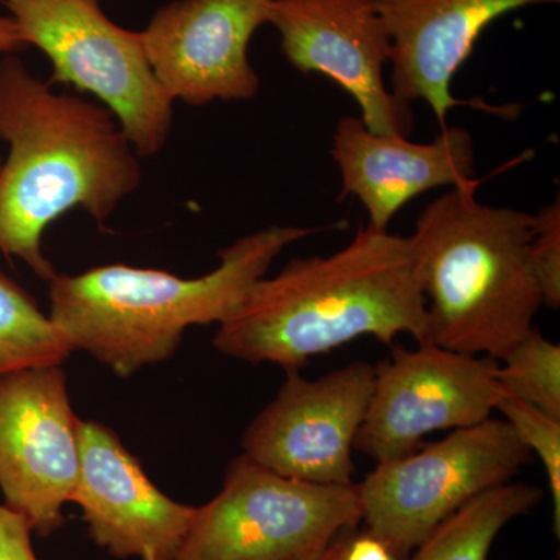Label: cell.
Segmentation results:
<instances>
[{
	"label": "cell",
	"mask_w": 560,
	"mask_h": 560,
	"mask_svg": "<svg viewBox=\"0 0 560 560\" xmlns=\"http://www.w3.org/2000/svg\"><path fill=\"white\" fill-rule=\"evenodd\" d=\"M0 253L50 282L44 232L73 209L105 226L139 189L140 156L106 106L54 91L16 55L0 57Z\"/></svg>",
	"instance_id": "6da1fadb"
},
{
	"label": "cell",
	"mask_w": 560,
	"mask_h": 560,
	"mask_svg": "<svg viewBox=\"0 0 560 560\" xmlns=\"http://www.w3.org/2000/svg\"><path fill=\"white\" fill-rule=\"evenodd\" d=\"M399 335L429 340L410 241L366 226L330 256L298 257L257 280L213 346L246 363L298 371L361 337L393 345Z\"/></svg>",
	"instance_id": "7a4b0ae2"
},
{
	"label": "cell",
	"mask_w": 560,
	"mask_h": 560,
	"mask_svg": "<svg viewBox=\"0 0 560 560\" xmlns=\"http://www.w3.org/2000/svg\"><path fill=\"white\" fill-rule=\"evenodd\" d=\"M319 228L270 226L221 249L220 265L184 279L154 268L113 264L50 280L51 323L119 377L175 355L191 326L223 323L291 243Z\"/></svg>",
	"instance_id": "3957f363"
},
{
	"label": "cell",
	"mask_w": 560,
	"mask_h": 560,
	"mask_svg": "<svg viewBox=\"0 0 560 560\" xmlns=\"http://www.w3.org/2000/svg\"><path fill=\"white\" fill-rule=\"evenodd\" d=\"M480 179L429 202L408 237L429 340L500 361L544 307L530 265L534 213L477 200Z\"/></svg>",
	"instance_id": "277c9868"
},
{
	"label": "cell",
	"mask_w": 560,
	"mask_h": 560,
	"mask_svg": "<svg viewBox=\"0 0 560 560\" xmlns=\"http://www.w3.org/2000/svg\"><path fill=\"white\" fill-rule=\"evenodd\" d=\"M27 47L49 58L54 84L91 94L119 120L140 158L160 153L173 101L151 69L139 32L109 20L97 0H0Z\"/></svg>",
	"instance_id": "5b68a950"
},
{
	"label": "cell",
	"mask_w": 560,
	"mask_h": 560,
	"mask_svg": "<svg viewBox=\"0 0 560 560\" xmlns=\"http://www.w3.org/2000/svg\"><path fill=\"white\" fill-rule=\"evenodd\" d=\"M361 523L359 489L282 477L245 455L194 521L176 560H315Z\"/></svg>",
	"instance_id": "8992f818"
},
{
	"label": "cell",
	"mask_w": 560,
	"mask_h": 560,
	"mask_svg": "<svg viewBox=\"0 0 560 560\" xmlns=\"http://www.w3.org/2000/svg\"><path fill=\"white\" fill-rule=\"evenodd\" d=\"M533 453L504 419H488L383 460L357 482L361 523L390 551L407 558L460 506L511 482Z\"/></svg>",
	"instance_id": "52a82bcc"
},
{
	"label": "cell",
	"mask_w": 560,
	"mask_h": 560,
	"mask_svg": "<svg viewBox=\"0 0 560 560\" xmlns=\"http://www.w3.org/2000/svg\"><path fill=\"white\" fill-rule=\"evenodd\" d=\"M499 361L420 341L393 346L375 364L374 389L353 451L383 460L410 455L423 438L490 419L501 396Z\"/></svg>",
	"instance_id": "ba28073f"
},
{
	"label": "cell",
	"mask_w": 560,
	"mask_h": 560,
	"mask_svg": "<svg viewBox=\"0 0 560 560\" xmlns=\"http://www.w3.org/2000/svg\"><path fill=\"white\" fill-rule=\"evenodd\" d=\"M80 423L60 364L0 377V492L36 536L65 525L79 480Z\"/></svg>",
	"instance_id": "9c48e42d"
},
{
	"label": "cell",
	"mask_w": 560,
	"mask_h": 560,
	"mask_svg": "<svg viewBox=\"0 0 560 560\" xmlns=\"http://www.w3.org/2000/svg\"><path fill=\"white\" fill-rule=\"evenodd\" d=\"M375 364L357 360L316 381L287 371L275 397L243 433V455L282 477L352 485L353 442L374 389Z\"/></svg>",
	"instance_id": "30bf717a"
},
{
	"label": "cell",
	"mask_w": 560,
	"mask_h": 560,
	"mask_svg": "<svg viewBox=\"0 0 560 560\" xmlns=\"http://www.w3.org/2000/svg\"><path fill=\"white\" fill-rule=\"evenodd\" d=\"M268 24L279 33L285 60L348 92L368 130L411 135V106L397 101L386 84L389 36L377 0H272Z\"/></svg>",
	"instance_id": "8fae6325"
},
{
	"label": "cell",
	"mask_w": 560,
	"mask_h": 560,
	"mask_svg": "<svg viewBox=\"0 0 560 560\" xmlns=\"http://www.w3.org/2000/svg\"><path fill=\"white\" fill-rule=\"evenodd\" d=\"M272 0H173L140 33L154 75L173 102L250 101L260 79L250 39L270 21Z\"/></svg>",
	"instance_id": "7c38bea8"
},
{
	"label": "cell",
	"mask_w": 560,
	"mask_h": 560,
	"mask_svg": "<svg viewBox=\"0 0 560 560\" xmlns=\"http://www.w3.org/2000/svg\"><path fill=\"white\" fill-rule=\"evenodd\" d=\"M91 539L117 559L176 560L195 508L178 503L147 477L109 427L80 423V470L72 501Z\"/></svg>",
	"instance_id": "4fadbf2b"
},
{
	"label": "cell",
	"mask_w": 560,
	"mask_h": 560,
	"mask_svg": "<svg viewBox=\"0 0 560 560\" xmlns=\"http://www.w3.org/2000/svg\"><path fill=\"white\" fill-rule=\"evenodd\" d=\"M560 0H377L389 36L390 92L404 105L425 102L444 130L448 110L486 103L453 97L452 81L478 39L501 16Z\"/></svg>",
	"instance_id": "5bb4252c"
},
{
	"label": "cell",
	"mask_w": 560,
	"mask_h": 560,
	"mask_svg": "<svg viewBox=\"0 0 560 560\" xmlns=\"http://www.w3.org/2000/svg\"><path fill=\"white\" fill-rule=\"evenodd\" d=\"M330 154L341 175L340 200L357 198L368 226L388 230L404 206L425 191L475 180V145L464 128H444L431 142L377 135L360 117L338 120Z\"/></svg>",
	"instance_id": "9a60e30c"
},
{
	"label": "cell",
	"mask_w": 560,
	"mask_h": 560,
	"mask_svg": "<svg viewBox=\"0 0 560 560\" xmlns=\"http://www.w3.org/2000/svg\"><path fill=\"white\" fill-rule=\"evenodd\" d=\"M541 499L544 490L528 482L486 490L444 518L404 560H488L501 529Z\"/></svg>",
	"instance_id": "2e32d148"
},
{
	"label": "cell",
	"mask_w": 560,
	"mask_h": 560,
	"mask_svg": "<svg viewBox=\"0 0 560 560\" xmlns=\"http://www.w3.org/2000/svg\"><path fill=\"white\" fill-rule=\"evenodd\" d=\"M72 352L32 294L0 268V377L47 364L62 366Z\"/></svg>",
	"instance_id": "e0dca14e"
},
{
	"label": "cell",
	"mask_w": 560,
	"mask_h": 560,
	"mask_svg": "<svg viewBox=\"0 0 560 560\" xmlns=\"http://www.w3.org/2000/svg\"><path fill=\"white\" fill-rule=\"evenodd\" d=\"M501 393L560 419V346L533 330L499 361Z\"/></svg>",
	"instance_id": "ac0fdd59"
},
{
	"label": "cell",
	"mask_w": 560,
	"mask_h": 560,
	"mask_svg": "<svg viewBox=\"0 0 560 560\" xmlns=\"http://www.w3.org/2000/svg\"><path fill=\"white\" fill-rule=\"evenodd\" d=\"M495 410L514 429L523 444L544 464L552 500V530L560 536V419L501 393Z\"/></svg>",
	"instance_id": "d6986e66"
},
{
	"label": "cell",
	"mask_w": 560,
	"mask_h": 560,
	"mask_svg": "<svg viewBox=\"0 0 560 560\" xmlns=\"http://www.w3.org/2000/svg\"><path fill=\"white\" fill-rule=\"evenodd\" d=\"M529 256L545 307L558 311L560 305L559 198L534 213Z\"/></svg>",
	"instance_id": "ffe728a7"
},
{
	"label": "cell",
	"mask_w": 560,
	"mask_h": 560,
	"mask_svg": "<svg viewBox=\"0 0 560 560\" xmlns=\"http://www.w3.org/2000/svg\"><path fill=\"white\" fill-rule=\"evenodd\" d=\"M315 560H404L366 528H348L338 534Z\"/></svg>",
	"instance_id": "44dd1931"
},
{
	"label": "cell",
	"mask_w": 560,
	"mask_h": 560,
	"mask_svg": "<svg viewBox=\"0 0 560 560\" xmlns=\"http://www.w3.org/2000/svg\"><path fill=\"white\" fill-rule=\"evenodd\" d=\"M32 534L22 515L0 504V560H39L33 550Z\"/></svg>",
	"instance_id": "7402d4cb"
},
{
	"label": "cell",
	"mask_w": 560,
	"mask_h": 560,
	"mask_svg": "<svg viewBox=\"0 0 560 560\" xmlns=\"http://www.w3.org/2000/svg\"><path fill=\"white\" fill-rule=\"evenodd\" d=\"M27 49L24 38H22L16 22L10 16H0V57L5 55H16Z\"/></svg>",
	"instance_id": "603a6c76"
},
{
	"label": "cell",
	"mask_w": 560,
	"mask_h": 560,
	"mask_svg": "<svg viewBox=\"0 0 560 560\" xmlns=\"http://www.w3.org/2000/svg\"><path fill=\"white\" fill-rule=\"evenodd\" d=\"M0 167H2V161H0Z\"/></svg>",
	"instance_id": "cb8c5ba5"
}]
</instances>
